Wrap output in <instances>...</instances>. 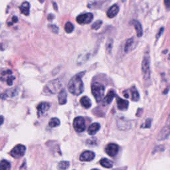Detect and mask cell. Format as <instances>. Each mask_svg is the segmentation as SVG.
<instances>
[{
  "instance_id": "obj_37",
  "label": "cell",
  "mask_w": 170,
  "mask_h": 170,
  "mask_svg": "<svg viewBox=\"0 0 170 170\" xmlns=\"http://www.w3.org/2000/svg\"><path fill=\"white\" fill-rule=\"evenodd\" d=\"M1 118H2V124H3V116H2Z\"/></svg>"
},
{
  "instance_id": "obj_33",
  "label": "cell",
  "mask_w": 170,
  "mask_h": 170,
  "mask_svg": "<svg viewBox=\"0 0 170 170\" xmlns=\"http://www.w3.org/2000/svg\"><path fill=\"white\" fill-rule=\"evenodd\" d=\"M11 73H12V71H11V70H6V71H3V72L2 73V75L3 76V75L11 74Z\"/></svg>"
},
{
  "instance_id": "obj_32",
  "label": "cell",
  "mask_w": 170,
  "mask_h": 170,
  "mask_svg": "<svg viewBox=\"0 0 170 170\" xmlns=\"http://www.w3.org/2000/svg\"><path fill=\"white\" fill-rule=\"evenodd\" d=\"M164 4L168 10L170 9V0H164Z\"/></svg>"
},
{
  "instance_id": "obj_17",
  "label": "cell",
  "mask_w": 170,
  "mask_h": 170,
  "mask_svg": "<svg viewBox=\"0 0 170 170\" xmlns=\"http://www.w3.org/2000/svg\"><path fill=\"white\" fill-rule=\"evenodd\" d=\"M100 126L99 124L96 123V122L93 123L89 126L88 129V133L89 135H94V134H95L100 130Z\"/></svg>"
},
{
  "instance_id": "obj_18",
  "label": "cell",
  "mask_w": 170,
  "mask_h": 170,
  "mask_svg": "<svg viewBox=\"0 0 170 170\" xmlns=\"http://www.w3.org/2000/svg\"><path fill=\"white\" fill-rule=\"evenodd\" d=\"M20 11L24 15H28L30 11V3L27 2H23L20 6Z\"/></svg>"
},
{
  "instance_id": "obj_39",
  "label": "cell",
  "mask_w": 170,
  "mask_h": 170,
  "mask_svg": "<svg viewBox=\"0 0 170 170\" xmlns=\"http://www.w3.org/2000/svg\"><path fill=\"white\" fill-rule=\"evenodd\" d=\"M169 56H170V55H169ZM169 59H170V57H169Z\"/></svg>"
},
{
  "instance_id": "obj_7",
  "label": "cell",
  "mask_w": 170,
  "mask_h": 170,
  "mask_svg": "<svg viewBox=\"0 0 170 170\" xmlns=\"http://www.w3.org/2000/svg\"><path fill=\"white\" fill-rule=\"evenodd\" d=\"M94 15L92 13H86L84 14L79 15L77 17V22L80 25L89 24L93 21Z\"/></svg>"
},
{
  "instance_id": "obj_3",
  "label": "cell",
  "mask_w": 170,
  "mask_h": 170,
  "mask_svg": "<svg viewBox=\"0 0 170 170\" xmlns=\"http://www.w3.org/2000/svg\"><path fill=\"white\" fill-rule=\"evenodd\" d=\"M62 82L59 80V79H55L48 82L45 86V89L51 94H56L57 93H60L62 87Z\"/></svg>"
},
{
  "instance_id": "obj_29",
  "label": "cell",
  "mask_w": 170,
  "mask_h": 170,
  "mask_svg": "<svg viewBox=\"0 0 170 170\" xmlns=\"http://www.w3.org/2000/svg\"><path fill=\"white\" fill-rule=\"evenodd\" d=\"M49 27V29H50V31H51V32H53V33H59V27L57 26V25H49L48 26Z\"/></svg>"
},
{
  "instance_id": "obj_38",
  "label": "cell",
  "mask_w": 170,
  "mask_h": 170,
  "mask_svg": "<svg viewBox=\"0 0 170 170\" xmlns=\"http://www.w3.org/2000/svg\"><path fill=\"white\" fill-rule=\"evenodd\" d=\"M93 170H98V169H93Z\"/></svg>"
},
{
  "instance_id": "obj_36",
  "label": "cell",
  "mask_w": 170,
  "mask_h": 170,
  "mask_svg": "<svg viewBox=\"0 0 170 170\" xmlns=\"http://www.w3.org/2000/svg\"><path fill=\"white\" fill-rule=\"evenodd\" d=\"M168 126H169V127H170V115L169 116V117H168Z\"/></svg>"
},
{
  "instance_id": "obj_23",
  "label": "cell",
  "mask_w": 170,
  "mask_h": 170,
  "mask_svg": "<svg viewBox=\"0 0 170 170\" xmlns=\"http://www.w3.org/2000/svg\"><path fill=\"white\" fill-rule=\"evenodd\" d=\"M11 164L8 161L6 160H3L1 161V165H0V169L1 170H10Z\"/></svg>"
},
{
  "instance_id": "obj_13",
  "label": "cell",
  "mask_w": 170,
  "mask_h": 170,
  "mask_svg": "<svg viewBox=\"0 0 170 170\" xmlns=\"http://www.w3.org/2000/svg\"><path fill=\"white\" fill-rule=\"evenodd\" d=\"M116 102H117L118 108L119 110H126L128 109V106H129L128 101L122 99V98H121L120 97H117Z\"/></svg>"
},
{
  "instance_id": "obj_22",
  "label": "cell",
  "mask_w": 170,
  "mask_h": 170,
  "mask_svg": "<svg viewBox=\"0 0 170 170\" xmlns=\"http://www.w3.org/2000/svg\"><path fill=\"white\" fill-rule=\"evenodd\" d=\"M134 38H130L128 39L127 41L126 42V44L124 46V51L125 53H128L130 51V49H132V47L134 45Z\"/></svg>"
},
{
  "instance_id": "obj_14",
  "label": "cell",
  "mask_w": 170,
  "mask_h": 170,
  "mask_svg": "<svg viewBox=\"0 0 170 170\" xmlns=\"http://www.w3.org/2000/svg\"><path fill=\"white\" fill-rule=\"evenodd\" d=\"M118 12H119V7L118 5L114 4L112 7H110L107 11V16L109 18H113L116 16Z\"/></svg>"
},
{
  "instance_id": "obj_20",
  "label": "cell",
  "mask_w": 170,
  "mask_h": 170,
  "mask_svg": "<svg viewBox=\"0 0 170 170\" xmlns=\"http://www.w3.org/2000/svg\"><path fill=\"white\" fill-rule=\"evenodd\" d=\"M130 92H131L132 100L133 101L136 102L140 99L139 93H138V91L137 90V89H136L135 86H132V87L130 89Z\"/></svg>"
},
{
  "instance_id": "obj_6",
  "label": "cell",
  "mask_w": 170,
  "mask_h": 170,
  "mask_svg": "<svg viewBox=\"0 0 170 170\" xmlns=\"http://www.w3.org/2000/svg\"><path fill=\"white\" fill-rule=\"evenodd\" d=\"M73 126L75 131L77 132H84L86 128L85 119L82 117H77L73 121Z\"/></svg>"
},
{
  "instance_id": "obj_28",
  "label": "cell",
  "mask_w": 170,
  "mask_h": 170,
  "mask_svg": "<svg viewBox=\"0 0 170 170\" xmlns=\"http://www.w3.org/2000/svg\"><path fill=\"white\" fill-rule=\"evenodd\" d=\"M17 93V89H10L8 90L5 93V96L6 95L7 96H15V94Z\"/></svg>"
},
{
  "instance_id": "obj_10",
  "label": "cell",
  "mask_w": 170,
  "mask_h": 170,
  "mask_svg": "<svg viewBox=\"0 0 170 170\" xmlns=\"http://www.w3.org/2000/svg\"><path fill=\"white\" fill-rule=\"evenodd\" d=\"M95 154L90 151H86L83 152L80 156V160L82 161H90L94 160Z\"/></svg>"
},
{
  "instance_id": "obj_4",
  "label": "cell",
  "mask_w": 170,
  "mask_h": 170,
  "mask_svg": "<svg viewBox=\"0 0 170 170\" xmlns=\"http://www.w3.org/2000/svg\"><path fill=\"white\" fill-rule=\"evenodd\" d=\"M142 72L145 80H148L150 78V63L149 58L148 55L144 57L142 63Z\"/></svg>"
},
{
  "instance_id": "obj_25",
  "label": "cell",
  "mask_w": 170,
  "mask_h": 170,
  "mask_svg": "<svg viewBox=\"0 0 170 170\" xmlns=\"http://www.w3.org/2000/svg\"><path fill=\"white\" fill-rule=\"evenodd\" d=\"M59 125H60V120H59L57 118H51L49 121V126L51 128L57 127V126H59Z\"/></svg>"
},
{
  "instance_id": "obj_5",
  "label": "cell",
  "mask_w": 170,
  "mask_h": 170,
  "mask_svg": "<svg viewBox=\"0 0 170 170\" xmlns=\"http://www.w3.org/2000/svg\"><path fill=\"white\" fill-rule=\"evenodd\" d=\"M26 151V148L25 145L21 144H18L12 149L11 151V156L14 158H20L22 156H24V154Z\"/></svg>"
},
{
  "instance_id": "obj_26",
  "label": "cell",
  "mask_w": 170,
  "mask_h": 170,
  "mask_svg": "<svg viewBox=\"0 0 170 170\" xmlns=\"http://www.w3.org/2000/svg\"><path fill=\"white\" fill-rule=\"evenodd\" d=\"M69 167V162L66 161H62L58 165V168L61 170H65Z\"/></svg>"
},
{
  "instance_id": "obj_8",
  "label": "cell",
  "mask_w": 170,
  "mask_h": 170,
  "mask_svg": "<svg viewBox=\"0 0 170 170\" xmlns=\"http://www.w3.org/2000/svg\"><path fill=\"white\" fill-rule=\"evenodd\" d=\"M118 150H119V148H118V146L115 144H108L105 149L106 153L110 157H114L116 156L118 152Z\"/></svg>"
},
{
  "instance_id": "obj_2",
  "label": "cell",
  "mask_w": 170,
  "mask_h": 170,
  "mask_svg": "<svg viewBox=\"0 0 170 170\" xmlns=\"http://www.w3.org/2000/svg\"><path fill=\"white\" fill-rule=\"evenodd\" d=\"M92 94L98 102L102 101L104 99L105 88L103 85L99 82H94L91 86Z\"/></svg>"
},
{
  "instance_id": "obj_19",
  "label": "cell",
  "mask_w": 170,
  "mask_h": 170,
  "mask_svg": "<svg viewBox=\"0 0 170 170\" xmlns=\"http://www.w3.org/2000/svg\"><path fill=\"white\" fill-rule=\"evenodd\" d=\"M80 102L82 106H83L85 108L88 109L91 106V101H90V98L88 96H82L81 98Z\"/></svg>"
},
{
  "instance_id": "obj_9",
  "label": "cell",
  "mask_w": 170,
  "mask_h": 170,
  "mask_svg": "<svg viewBox=\"0 0 170 170\" xmlns=\"http://www.w3.org/2000/svg\"><path fill=\"white\" fill-rule=\"evenodd\" d=\"M50 108V104L48 102H41L37 106V114L40 117L43 116L48 111Z\"/></svg>"
},
{
  "instance_id": "obj_35",
  "label": "cell",
  "mask_w": 170,
  "mask_h": 170,
  "mask_svg": "<svg viewBox=\"0 0 170 170\" xmlns=\"http://www.w3.org/2000/svg\"><path fill=\"white\" fill-rule=\"evenodd\" d=\"M12 21H13L11 22V24H10L11 25H13L12 23H13V22H17V21H18L17 17H15V16H13V17H12Z\"/></svg>"
},
{
  "instance_id": "obj_11",
  "label": "cell",
  "mask_w": 170,
  "mask_h": 170,
  "mask_svg": "<svg viewBox=\"0 0 170 170\" xmlns=\"http://www.w3.org/2000/svg\"><path fill=\"white\" fill-rule=\"evenodd\" d=\"M130 24L133 25L134 27V28H135L136 33H137V36L138 37H142V35H143V29H142V27L141 23L138 21L134 19V20H132L131 21H130Z\"/></svg>"
},
{
  "instance_id": "obj_30",
  "label": "cell",
  "mask_w": 170,
  "mask_h": 170,
  "mask_svg": "<svg viewBox=\"0 0 170 170\" xmlns=\"http://www.w3.org/2000/svg\"><path fill=\"white\" fill-rule=\"evenodd\" d=\"M151 122H152L151 119H147L145 120V123L142 126V128H150V126H151Z\"/></svg>"
},
{
  "instance_id": "obj_34",
  "label": "cell",
  "mask_w": 170,
  "mask_h": 170,
  "mask_svg": "<svg viewBox=\"0 0 170 170\" xmlns=\"http://www.w3.org/2000/svg\"><path fill=\"white\" fill-rule=\"evenodd\" d=\"M163 31H164V27H162V28L160 29V31H159V33H158L157 34V36H156V38H157V39H158V38H159V37L161 36V35L162 33H163Z\"/></svg>"
},
{
  "instance_id": "obj_31",
  "label": "cell",
  "mask_w": 170,
  "mask_h": 170,
  "mask_svg": "<svg viewBox=\"0 0 170 170\" xmlns=\"http://www.w3.org/2000/svg\"><path fill=\"white\" fill-rule=\"evenodd\" d=\"M15 78L13 77V76H10V77H7V84L8 85H9V86H11V85H13V81L15 80Z\"/></svg>"
},
{
  "instance_id": "obj_27",
  "label": "cell",
  "mask_w": 170,
  "mask_h": 170,
  "mask_svg": "<svg viewBox=\"0 0 170 170\" xmlns=\"http://www.w3.org/2000/svg\"><path fill=\"white\" fill-rule=\"evenodd\" d=\"M102 24V21L101 20H98L93 23L92 25V29L94 30L99 29Z\"/></svg>"
},
{
  "instance_id": "obj_15",
  "label": "cell",
  "mask_w": 170,
  "mask_h": 170,
  "mask_svg": "<svg viewBox=\"0 0 170 170\" xmlns=\"http://www.w3.org/2000/svg\"><path fill=\"white\" fill-rule=\"evenodd\" d=\"M115 96H116L115 92H114V90H110V91L108 93L107 95H106L104 98L103 100H102V104H103V105H108V104H109L110 102L112 101L113 98L115 97Z\"/></svg>"
},
{
  "instance_id": "obj_16",
  "label": "cell",
  "mask_w": 170,
  "mask_h": 170,
  "mask_svg": "<svg viewBox=\"0 0 170 170\" xmlns=\"http://www.w3.org/2000/svg\"><path fill=\"white\" fill-rule=\"evenodd\" d=\"M59 103L61 105L65 104L67 101V94L65 89H62L61 91L59 93L58 96Z\"/></svg>"
},
{
  "instance_id": "obj_24",
  "label": "cell",
  "mask_w": 170,
  "mask_h": 170,
  "mask_svg": "<svg viewBox=\"0 0 170 170\" xmlns=\"http://www.w3.org/2000/svg\"><path fill=\"white\" fill-rule=\"evenodd\" d=\"M74 27L73 24L71 22H66V24L65 25V30L66 31V33H71L74 31Z\"/></svg>"
},
{
  "instance_id": "obj_1",
  "label": "cell",
  "mask_w": 170,
  "mask_h": 170,
  "mask_svg": "<svg viewBox=\"0 0 170 170\" xmlns=\"http://www.w3.org/2000/svg\"><path fill=\"white\" fill-rule=\"evenodd\" d=\"M85 73V71L78 73L69 81L68 83V90L73 95H80L84 91V84L82 81V77Z\"/></svg>"
},
{
  "instance_id": "obj_12",
  "label": "cell",
  "mask_w": 170,
  "mask_h": 170,
  "mask_svg": "<svg viewBox=\"0 0 170 170\" xmlns=\"http://www.w3.org/2000/svg\"><path fill=\"white\" fill-rule=\"evenodd\" d=\"M169 134H170V127L169 126H165L164 128L161 129L159 134H158L157 139L159 140H165L169 136Z\"/></svg>"
},
{
  "instance_id": "obj_21",
  "label": "cell",
  "mask_w": 170,
  "mask_h": 170,
  "mask_svg": "<svg viewBox=\"0 0 170 170\" xmlns=\"http://www.w3.org/2000/svg\"><path fill=\"white\" fill-rule=\"evenodd\" d=\"M100 165L105 168H111L112 167V162L106 158H103L100 161Z\"/></svg>"
}]
</instances>
